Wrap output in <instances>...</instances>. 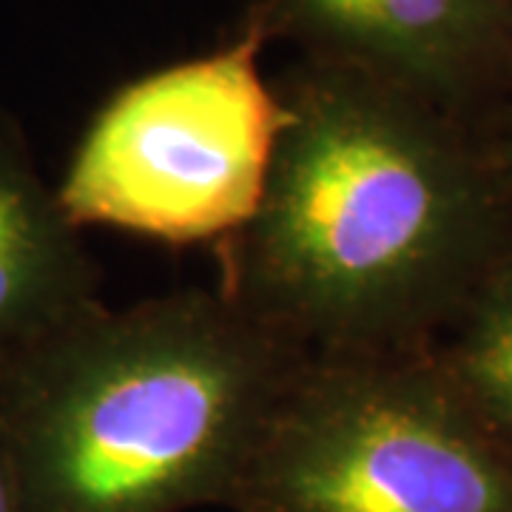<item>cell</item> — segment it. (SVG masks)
<instances>
[{"label": "cell", "mask_w": 512, "mask_h": 512, "mask_svg": "<svg viewBox=\"0 0 512 512\" xmlns=\"http://www.w3.org/2000/svg\"><path fill=\"white\" fill-rule=\"evenodd\" d=\"M268 32L146 74L111 97L57 185L83 231L106 225L168 245L217 242L254 220L291 114L259 72Z\"/></svg>", "instance_id": "cell-4"}, {"label": "cell", "mask_w": 512, "mask_h": 512, "mask_svg": "<svg viewBox=\"0 0 512 512\" xmlns=\"http://www.w3.org/2000/svg\"><path fill=\"white\" fill-rule=\"evenodd\" d=\"M276 89L291 120L217 291L311 356L430 348L512 248V180L476 128L376 77L305 60Z\"/></svg>", "instance_id": "cell-1"}, {"label": "cell", "mask_w": 512, "mask_h": 512, "mask_svg": "<svg viewBox=\"0 0 512 512\" xmlns=\"http://www.w3.org/2000/svg\"><path fill=\"white\" fill-rule=\"evenodd\" d=\"M100 305V268L57 188L0 134V367Z\"/></svg>", "instance_id": "cell-6"}, {"label": "cell", "mask_w": 512, "mask_h": 512, "mask_svg": "<svg viewBox=\"0 0 512 512\" xmlns=\"http://www.w3.org/2000/svg\"><path fill=\"white\" fill-rule=\"evenodd\" d=\"M268 37L345 66L473 126L512 97V0H259Z\"/></svg>", "instance_id": "cell-5"}, {"label": "cell", "mask_w": 512, "mask_h": 512, "mask_svg": "<svg viewBox=\"0 0 512 512\" xmlns=\"http://www.w3.org/2000/svg\"><path fill=\"white\" fill-rule=\"evenodd\" d=\"M484 140L493 151L495 163L512 180V97L501 106V111L493 117V123L484 131Z\"/></svg>", "instance_id": "cell-8"}, {"label": "cell", "mask_w": 512, "mask_h": 512, "mask_svg": "<svg viewBox=\"0 0 512 512\" xmlns=\"http://www.w3.org/2000/svg\"><path fill=\"white\" fill-rule=\"evenodd\" d=\"M0 512H23L18 476H15V467L9 461L3 439H0Z\"/></svg>", "instance_id": "cell-9"}, {"label": "cell", "mask_w": 512, "mask_h": 512, "mask_svg": "<svg viewBox=\"0 0 512 512\" xmlns=\"http://www.w3.org/2000/svg\"><path fill=\"white\" fill-rule=\"evenodd\" d=\"M427 353L478 424L512 456V248Z\"/></svg>", "instance_id": "cell-7"}, {"label": "cell", "mask_w": 512, "mask_h": 512, "mask_svg": "<svg viewBox=\"0 0 512 512\" xmlns=\"http://www.w3.org/2000/svg\"><path fill=\"white\" fill-rule=\"evenodd\" d=\"M231 512H512V456L427 348L311 356Z\"/></svg>", "instance_id": "cell-3"}, {"label": "cell", "mask_w": 512, "mask_h": 512, "mask_svg": "<svg viewBox=\"0 0 512 512\" xmlns=\"http://www.w3.org/2000/svg\"><path fill=\"white\" fill-rule=\"evenodd\" d=\"M308 359L217 288L94 308L0 367L23 512L228 510Z\"/></svg>", "instance_id": "cell-2"}]
</instances>
